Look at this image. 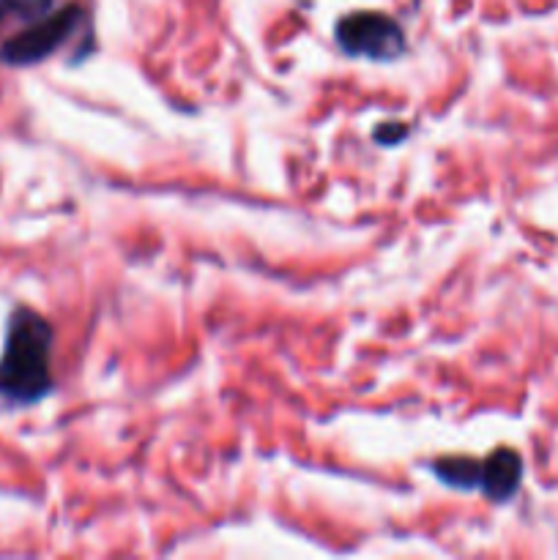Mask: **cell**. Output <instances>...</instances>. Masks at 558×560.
Instances as JSON below:
<instances>
[{
  "label": "cell",
  "instance_id": "obj_1",
  "mask_svg": "<svg viewBox=\"0 0 558 560\" xmlns=\"http://www.w3.org/2000/svg\"><path fill=\"white\" fill-rule=\"evenodd\" d=\"M53 326L33 310H16L0 355V397L16 405L38 402L53 388Z\"/></svg>",
  "mask_w": 558,
  "mask_h": 560
},
{
  "label": "cell",
  "instance_id": "obj_2",
  "mask_svg": "<svg viewBox=\"0 0 558 560\" xmlns=\"http://www.w3.org/2000/svg\"><path fill=\"white\" fill-rule=\"evenodd\" d=\"M337 44L350 58L394 60L405 52V33L397 20L381 11H356L334 27Z\"/></svg>",
  "mask_w": 558,
  "mask_h": 560
},
{
  "label": "cell",
  "instance_id": "obj_3",
  "mask_svg": "<svg viewBox=\"0 0 558 560\" xmlns=\"http://www.w3.org/2000/svg\"><path fill=\"white\" fill-rule=\"evenodd\" d=\"M85 20V11L77 3L63 5L55 14H44L42 20L33 22L27 31H22L20 36L9 38V42L0 47V60L9 66H31L44 60L47 55H53L77 27Z\"/></svg>",
  "mask_w": 558,
  "mask_h": 560
},
{
  "label": "cell",
  "instance_id": "obj_4",
  "mask_svg": "<svg viewBox=\"0 0 558 560\" xmlns=\"http://www.w3.org/2000/svg\"><path fill=\"white\" fill-rule=\"evenodd\" d=\"M520 479H523V459L512 448H498L481 463V481L479 490L490 501L503 503L518 492Z\"/></svg>",
  "mask_w": 558,
  "mask_h": 560
},
{
  "label": "cell",
  "instance_id": "obj_5",
  "mask_svg": "<svg viewBox=\"0 0 558 560\" xmlns=\"http://www.w3.org/2000/svg\"><path fill=\"white\" fill-rule=\"evenodd\" d=\"M432 474L452 490H479L481 463L474 457H441L432 463Z\"/></svg>",
  "mask_w": 558,
  "mask_h": 560
},
{
  "label": "cell",
  "instance_id": "obj_6",
  "mask_svg": "<svg viewBox=\"0 0 558 560\" xmlns=\"http://www.w3.org/2000/svg\"><path fill=\"white\" fill-rule=\"evenodd\" d=\"M53 0H0V27L9 20H42Z\"/></svg>",
  "mask_w": 558,
  "mask_h": 560
},
{
  "label": "cell",
  "instance_id": "obj_7",
  "mask_svg": "<svg viewBox=\"0 0 558 560\" xmlns=\"http://www.w3.org/2000/svg\"><path fill=\"white\" fill-rule=\"evenodd\" d=\"M405 135H408V126L405 124H381L375 129V140L381 145H397Z\"/></svg>",
  "mask_w": 558,
  "mask_h": 560
}]
</instances>
